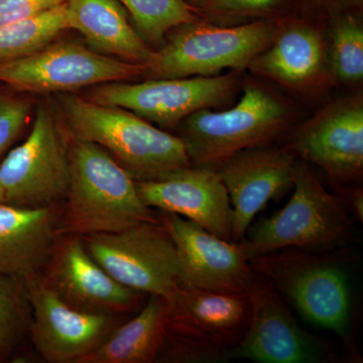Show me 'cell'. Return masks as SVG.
<instances>
[{"instance_id": "6da1fadb", "label": "cell", "mask_w": 363, "mask_h": 363, "mask_svg": "<svg viewBox=\"0 0 363 363\" xmlns=\"http://www.w3.org/2000/svg\"><path fill=\"white\" fill-rule=\"evenodd\" d=\"M70 181L59 206L58 235L87 236L160 222L157 210L143 202L136 180L104 147L72 138Z\"/></svg>"}, {"instance_id": "7a4b0ae2", "label": "cell", "mask_w": 363, "mask_h": 363, "mask_svg": "<svg viewBox=\"0 0 363 363\" xmlns=\"http://www.w3.org/2000/svg\"><path fill=\"white\" fill-rule=\"evenodd\" d=\"M62 105L69 135L104 147L136 181L192 166L180 136L160 130L133 112L77 95L64 98Z\"/></svg>"}, {"instance_id": "3957f363", "label": "cell", "mask_w": 363, "mask_h": 363, "mask_svg": "<svg viewBox=\"0 0 363 363\" xmlns=\"http://www.w3.org/2000/svg\"><path fill=\"white\" fill-rule=\"evenodd\" d=\"M166 300V330L157 362H230L250 324L247 295L180 286Z\"/></svg>"}, {"instance_id": "277c9868", "label": "cell", "mask_w": 363, "mask_h": 363, "mask_svg": "<svg viewBox=\"0 0 363 363\" xmlns=\"http://www.w3.org/2000/svg\"><path fill=\"white\" fill-rule=\"evenodd\" d=\"M293 188L290 201L281 211L262 219L247 238L238 241L248 260L283 250L328 252L355 240L342 204L305 162H296Z\"/></svg>"}, {"instance_id": "5b68a950", "label": "cell", "mask_w": 363, "mask_h": 363, "mask_svg": "<svg viewBox=\"0 0 363 363\" xmlns=\"http://www.w3.org/2000/svg\"><path fill=\"white\" fill-rule=\"evenodd\" d=\"M277 26L257 21L238 26H215L203 21L177 26L145 65L152 79L211 77L225 69L242 70L271 44Z\"/></svg>"}, {"instance_id": "8992f818", "label": "cell", "mask_w": 363, "mask_h": 363, "mask_svg": "<svg viewBox=\"0 0 363 363\" xmlns=\"http://www.w3.org/2000/svg\"><path fill=\"white\" fill-rule=\"evenodd\" d=\"M310 323L344 337L350 326L347 277L335 260L318 252L283 250L248 260Z\"/></svg>"}, {"instance_id": "52a82bcc", "label": "cell", "mask_w": 363, "mask_h": 363, "mask_svg": "<svg viewBox=\"0 0 363 363\" xmlns=\"http://www.w3.org/2000/svg\"><path fill=\"white\" fill-rule=\"evenodd\" d=\"M289 118L283 101L262 86L250 84L235 106L201 109L186 117L180 138L193 166L213 167L240 150L266 145Z\"/></svg>"}, {"instance_id": "ba28073f", "label": "cell", "mask_w": 363, "mask_h": 363, "mask_svg": "<svg viewBox=\"0 0 363 363\" xmlns=\"http://www.w3.org/2000/svg\"><path fill=\"white\" fill-rule=\"evenodd\" d=\"M70 135L49 105H40L26 140L0 162L4 203L25 208L59 206L70 181Z\"/></svg>"}, {"instance_id": "9c48e42d", "label": "cell", "mask_w": 363, "mask_h": 363, "mask_svg": "<svg viewBox=\"0 0 363 363\" xmlns=\"http://www.w3.org/2000/svg\"><path fill=\"white\" fill-rule=\"evenodd\" d=\"M82 240L93 259L126 288L168 298L181 286L175 243L161 221Z\"/></svg>"}, {"instance_id": "30bf717a", "label": "cell", "mask_w": 363, "mask_h": 363, "mask_svg": "<svg viewBox=\"0 0 363 363\" xmlns=\"http://www.w3.org/2000/svg\"><path fill=\"white\" fill-rule=\"evenodd\" d=\"M145 73L142 64L99 54L74 42L50 43L32 54L0 62V82L33 93L73 91Z\"/></svg>"}, {"instance_id": "8fae6325", "label": "cell", "mask_w": 363, "mask_h": 363, "mask_svg": "<svg viewBox=\"0 0 363 363\" xmlns=\"http://www.w3.org/2000/svg\"><path fill=\"white\" fill-rule=\"evenodd\" d=\"M40 278L65 304L88 314L130 317L149 298L112 278L88 252L82 236L74 234L57 236Z\"/></svg>"}, {"instance_id": "7c38bea8", "label": "cell", "mask_w": 363, "mask_h": 363, "mask_svg": "<svg viewBox=\"0 0 363 363\" xmlns=\"http://www.w3.org/2000/svg\"><path fill=\"white\" fill-rule=\"evenodd\" d=\"M238 87L231 74L211 77L152 79L145 82L123 81L105 83L94 88L90 100L121 107L162 126L176 125L201 109L228 101Z\"/></svg>"}, {"instance_id": "4fadbf2b", "label": "cell", "mask_w": 363, "mask_h": 363, "mask_svg": "<svg viewBox=\"0 0 363 363\" xmlns=\"http://www.w3.org/2000/svg\"><path fill=\"white\" fill-rule=\"evenodd\" d=\"M250 324L230 360L260 363H318L332 359L328 346L305 331L289 311L272 281L255 272L247 294Z\"/></svg>"}, {"instance_id": "5bb4252c", "label": "cell", "mask_w": 363, "mask_h": 363, "mask_svg": "<svg viewBox=\"0 0 363 363\" xmlns=\"http://www.w3.org/2000/svg\"><path fill=\"white\" fill-rule=\"evenodd\" d=\"M33 307L30 344L47 363H80L128 318L78 311L65 304L40 276L26 279Z\"/></svg>"}, {"instance_id": "9a60e30c", "label": "cell", "mask_w": 363, "mask_h": 363, "mask_svg": "<svg viewBox=\"0 0 363 363\" xmlns=\"http://www.w3.org/2000/svg\"><path fill=\"white\" fill-rule=\"evenodd\" d=\"M175 243L181 286L247 295L255 277L238 242L222 240L194 221L157 211Z\"/></svg>"}, {"instance_id": "2e32d148", "label": "cell", "mask_w": 363, "mask_h": 363, "mask_svg": "<svg viewBox=\"0 0 363 363\" xmlns=\"http://www.w3.org/2000/svg\"><path fill=\"white\" fill-rule=\"evenodd\" d=\"M296 155L289 147L264 145L240 150L213 168L225 186L233 207V240L238 242L269 200L293 188Z\"/></svg>"}, {"instance_id": "e0dca14e", "label": "cell", "mask_w": 363, "mask_h": 363, "mask_svg": "<svg viewBox=\"0 0 363 363\" xmlns=\"http://www.w3.org/2000/svg\"><path fill=\"white\" fill-rule=\"evenodd\" d=\"M147 206L194 221L222 240H233V207L213 168L189 166L159 178L136 181Z\"/></svg>"}, {"instance_id": "ac0fdd59", "label": "cell", "mask_w": 363, "mask_h": 363, "mask_svg": "<svg viewBox=\"0 0 363 363\" xmlns=\"http://www.w3.org/2000/svg\"><path fill=\"white\" fill-rule=\"evenodd\" d=\"M289 149L323 169L334 180L362 177V98H346L325 107L296 131Z\"/></svg>"}, {"instance_id": "d6986e66", "label": "cell", "mask_w": 363, "mask_h": 363, "mask_svg": "<svg viewBox=\"0 0 363 363\" xmlns=\"http://www.w3.org/2000/svg\"><path fill=\"white\" fill-rule=\"evenodd\" d=\"M59 206L0 202V274L25 279L40 276L58 236Z\"/></svg>"}, {"instance_id": "ffe728a7", "label": "cell", "mask_w": 363, "mask_h": 363, "mask_svg": "<svg viewBox=\"0 0 363 363\" xmlns=\"http://www.w3.org/2000/svg\"><path fill=\"white\" fill-rule=\"evenodd\" d=\"M67 23L99 54L147 65L155 50L130 25L118 0H67Z\"/></svg>"}, {"instance_id": "44dd1931", "label": "cell", "mask_w": 363, "mask_h": 363, "mask_svg": "<svg viewBox=\"0 0 363 363\" xmlns=\"http://www.w3.org/2000/svg\"><path fill=\"white\" fill-rule=\"evenodd\" d=\"M323 64V42L319 33L304 23H293L279 33L277 30L271 44L248 68L285 84L301 85L316 78Z\"/></svg>"}, {"instance_id": "7402d4cb", "label": "cell", "mask_w": 363, "mask_h": 363, "mask_svg": "<svg viewBox=\"0 0 363 363\" xmlns=\"http://www.w3.org/2000/svg\"><path fill=\"white\" fill-rule=\"evenodd\" d=\"M168 303L149 296L142 309L128 318L96 350L80 363H156L166 330Z\"/></svg>"}, {"instance_id": "603a6c76", "label": "cell", "mask_w": 363, "mask_h": 363, "mask_svg": "<svg viewBox=\"0 0 363 363\" xmlns=\"http://www.w3.org/2000/svg\"><path fill=\"white\" fill-rule=\"evenodd\" d=\"M33 307L26 279L0 274V363L28 359Z\"/></svg>"}, {"instance_id": "cb8c5ba5", "label": "cell", "mask_w": 363, "mask_h": 363, "mask_svg": "<svg viewBox=\"0 0 363 363\" xmlns=\"http://www.w3.org/2000/svg\"><path fill=\"white\" fill-rule=\"evenodd\" d=\"M68 30L66 2L16 23L0 26V62L32 54Z\"/></svg>"}, {"instance_id": "d4e9b609", "label": "cell", "mask_w": 363, "mask_h": 363, "mask_svg": "<svg viewBox=\"0 0 363 363\" xmlns=\"http://www.w3.org/2000/svg\"><path fill=\"white\" fill-rule=\"evenodd\" d=\"M145 42L162 44L177 26L202 21L199 9L187 0H118Z\"/></svg>"}, {"instance_id": "484cf974", "label": "cell", "mask_w": 363, "mask_h": 363, "mask_svg": "<svg viewBox=\"0 0 363 363\" xmlns=\"http://www.w3.org/2000/svg\"><path fill=\"white\" fill-rule=\"evenodd\" d=\"M331 66L339 80L354 83L363 78V28L351 11L331 16Z\"/></svg>"}, {"instance_id": "4316f807", "label": "cell", "mask_w": 363, "mask_h": 363, "mask_svg": "<svg viewBox=\"0 0 363 363\" xmlns=\"http://www.w3.org/2000/svg\"><path fill=\"white\" fill-rule=\"evenodd\" d=\"M32 112L30 100L0 92V159L30 123Z\"/></svg>"}, {"instance_id": "83f0119b", "label": "cell", "mask_w": 363, "mask_h": 363, "mask_svg": "<svg viewBox=\"0 0 363 363\" xmlns=\"http://www.w3.org/2000/svg\"><path fill=\"white\" fill-rule=\"evenodd\" d=\"M286 0H208L200 9L212 16H245L272 13Z\"/></svg>"}, {"instance_id": "f1b7e54d", "label": "cell", "mask_w": 363, "mask_h": 363, "mask_svg": "<svg viewBox=\"0 0 363 363\" xmlns=\"http://www.w3.org/2000/svg\"><path fill=\"white\" fill-rule=\"evenodd\" d=\"M67 0H0V26L16 23L50 11Z\"/></svg>"}, {"instance_id": "f546056e", "label": "cell", "mask_w": 363, "mask_h": 363, "mask_svg": "<svg viewBox=\"0 0 363 363\" xmlns=\"http://www.w3.org/2000/svg\"><path fill=\"white\" fill-rule=\"evenodd\" d=\"M313 1L330 16L360 9L363 4V0H313Z\"/></svg>"}, {"instance_id": "4dcf8cb0", "label": "cell", "mask_w": 363, "mask_h": 363, "mask_svg": "<svg viewBox=\"0 0 363 363\" xmlns=\"http://www.w3.org/2000/svg\"><path fill=\"white\" fill-rule=\"evenodd\" d=\"M346 201L351 208V211L354 214L358 221H363V194L362 189L355 191H348L345 195Z\"/></svg>"}, {"instance_id": "1f68e13d", "label": "cell", "mask_w": 363, "mask_h": 363, "mask_svg": "<svg viewBox=\"0 0 363 363\" xmlns=\"http://www.w3.org/2000/svg\"><path fill=\"white\" fill-rule=\"evenodd\" d=\"M187 1L189 4H192L193 6L197 7L199 9L208 0H187Z\"/></svg>"}, {"instance_id": "d6a6232c", "label": "cell", "mask_w": 363, "mask_h": 363, "mask_svg": "<svg viewBox=\"0 0 363 363\" xmlns=\"http://www.w3.org/2000/svg\"><path fill=\"white\" fill-rule=\"evenodd\" d=\"M0 202H4V193H2L1 187H0Z\"/></svg>"}]
</instances>
